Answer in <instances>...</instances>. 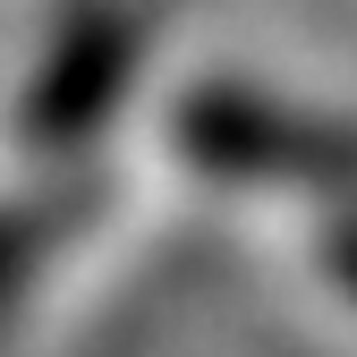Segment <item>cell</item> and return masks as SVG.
<instances>
[{
	"label": "cell",
	"mask_w": 357,
	"mask_h": 357,
	"mask_svg": "<svg viewBox=\"0 0 357 357\" xmlns=\"http://www.w3.org/2000/svg\"><path fill=\"white\" fill-rule=\"evenodd\" d=\"M178 153L213 178H273V188L357 196V128L264 102L247 85H196L178 102Z\"/></svg>",
	"instance_id": "cell-1"
},
{
	"label": "cell",
	"mask_w": 357,
	"mask_h": 357,
	"mask_svg": "<svg viewBox=\"0 0 357 357\" xmlns=\"http://www.w3.org/2000/svg\"><path fill=\"white\" fill-rule=\"evenodd\" d=\"M111 9H137V17H162V0H111Z\"/></svg>",
	"instance_id": "cell-4"
},
{
	"label": "cell",
	"mask_w": 357,
	"mask_h": 357,
	"mask_svg": "<svg viewBox=\"0 0 357 357\" xmlns=\"http://www.w3.org/2000/svg\"><path fill=\"white\" fill-rule=\"evenodd\" d=\"M324 255H332V273H340V289L357 298V213H340V221H332V247H324Z\"/></svg>",
	"instance_id": "cell-3"
},
{
	"label": "cell",
	"mask_w": 357,
	"mask_h": 357,
	"mask_svg": "<svg viewBox=\"0 0 357 357\" xmlns=\"http://www.w3.org/2000/svg\"><path fill=\"white\" fill-rule=\"evenodd\" d=\"M145 43H153V17L111 9V0H77L52 34V52H43V68H34V85H26V119H17L26 145L34 153H77L119 111Z\"/></svg>",
	"instance_id": "cell-2"
}]
</instances>
